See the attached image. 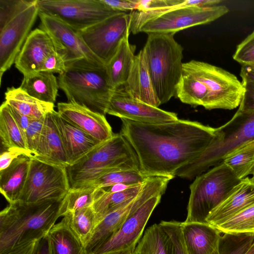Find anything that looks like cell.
<instances>
[{
  "instance_id": "1",
  "label": "cell",
  "mask_w": 254,
  "mask_h": 254,
  "mask_svg": "<svg viewBox=\"0 0 254 254\" xmlns=\"http://www.w3.org/2000/svg\"><path fill=\"white\" fill-rule=\"evenodd\" d=\"M122 122L120 133L135 152L147 177H175L177 171L199 156L217 135L216 128L187 120L163 124Z\"/></svg>"
},
{
  "instance_id": "2",
  "label": "cell",
  "mask_w": 254,
  "mask_h": 254,
  "mask_svg": "<svg viewBox=\"0 0 254 254\" xmlns=\"http://www.w3.org/2000/svg\"><path fill=\"white\" fill-rule=\"evenodd\" d=\"M63 199L9 203L0 212V254L47 236L61 217Z\"/></svg>"
},
{
  "instance_id": "3",
  "label": "cell",
  "mask_w": 254,
  "mask_h": 254,
  "mask_svg": "<svg viewBox=\"0 0 254 254\" xmlns=\"http://www.w3.org/2000/svg\"><path fill=\"white\" fill-rule=\"evenodd\" d=\"M59 88L68 102L105 115L114 91L110 85L106 65L80 60L66 64L58 77Z\"/></svg>"
},
{
  "instance_id": "4",
  "label": "cell",
  "mask_w": 254,
  "mask_h": 254,
  "mask_svg": "<svg viewBox=\"0 0 254 254\" xmlns=\"http://www.w3.org/2000/svg\"><path fill=\"white\" fill-rule=\"evenodd\" d=\"M175 34L149 33L143 50L152 84L161 104L176 96L183 73V48Z\"/></svg>"
},
{
  "instance_id": "5",
  "label": "cell",
  "mask_w": 254,
  "mask_h": 254,
  "mask_svg": "<svg viewBox=\"0 0 254 254\" xmlns=\"http://www.w3.org/2000/svg\"><path fill=\"white\" fill-rule=\"evenodd\" d=\"M217 135L197 158L179 169L175 176L192 179L221 163L231 152L254 140V112L238 110L226 123L216 128Z\"/></svg>"
},
{
  "instance_id": "6",
  "label": "cell",
  "mask_w": 254,
  "mask_h": 254,
  "mask_svg": "<svg viewBox=\"0 0 254 254\" xmlns=\"http://www.w3.org/2000/svg\"><path fill=\"white\" fill-rule=\"evenodd\" d=\"M122 167L140 170L135 152L120 133L98 145L66 170L70 188H76Z\"/></svg>"
},
{
  "instance_id": "7",
  "label": "cell",
  "mask_w": 254,
  "mask_h": 254,
  "mask_svg": "<svg viewBox=\"0 0 254 254\" xmlns=\"http://www.w3.org/2000/svg\"><path fill=\"white\" fill-rule=\"evenodd\" d=\"M242 180L223 162L195 178L190 185L186 222L207 223L211 212Z\"/></svg>"
},
{
  "instance_id": "8",
  "label": "cell",
  "mask_w": 254,
  "mask_h": 254,
  "mask_svg": "<svg viewBox=\"0 0 254 254\" xmlns=\"http://www.w3.org/2000/svg\"><path fill=\"white\" fill-rule=\"evenodd\" d=\"M183 72L192 75L206 86L208 94L202 106L206 109L233 110L240 105L244 87L233 73L196 60L183 63Z\"/></svg>"
},
{
  "instance_id": "9",
  "label": "cell",
  "mask_w": 254,
  "mask_h": 254,
  "mask_svg": "<svg viewBox=\"0 0 254 254\" xmlns=\"http://www.w3.org/2000/svg\"><path fill=\"white\" fill-rule=\"evenodd\" d=\"M39 12L55 17L77 32L116 13L102 0H38Z\"/></svg>"
},
{
  "instance_id": "10",
  "label": "cell",
  "mask_w": 254,
  "mask_h": 254,
  "mask_svg": "<svg viewBox=\"0 0 254 254\" xmlns=\"http://www.w3.org/2000/svg\"><path fill=\"white\" fill-rule=\"evenodd\" d=\"M174 177L168 176L148 177L140 192L128 203L105 216L95 227L85 247L88 254L93 253L121 227L124 222L151 197L163 195Z\"/></svg>"
},
{
  "instance_id": "11",
  "label": "cell",
  "mask_w": 254,
  "mask_h": 254,
  "mask_svg": "<svg viewBox=\"0 0 254 254\" xmlns=\"http://www.w3.org/2000/svg\"><path fill=\"white\" fill-rule=\"evenodd\" d=\"M70 188L66 168L31 158L26 182L18 200L32 203L62 199Z\"/></svg>"
},
{
  "instance_id": "12",
  "label": "cell",
  "mask_w": 254,
  "mask_h": 254,
  "mask_svg": "<svg viewBox=\"0 0 254 254\" xmlns=\"http://www.w3.org/2000/svg\"><path fill=\"white\" fill-rule=\"evenodd\" d=\"M229 11L226 5L220 4L206 7L176 6L145 22L138 33L175 34L183 29L213 21Z\"/></svg>"
},
{
  "instance_id": "13",
  "label": "cell",
  "mask_w": 254,
  "mask_h": 254,
  "mask_svg": "<svg viewBox=\"0 0 254 254\" xmlns=\"http://www.w3.org/2000/svg\"><path fill=\"white\" fill-rule=\"evenodd\" d=\"M130 14L119 12L78 33L92 53L107 65L130 33Z\"/></svg>"
},
{
  "instance_id": "14",
  "label": "cell",
  "mask_w": 254,
  "mask_h": 254,
  "mask_svg": "<svg viewBox=\"0 0 254 254\" xmlns=\"http://www.w3.org/2000/svg\"><path fill=\"white\" fill-rule=\"evenodd\" d=\"M162 195L149 198L93 254H129L142 237L145 227Z\"/></svg>"
},
{
  "instance_id": "15",
  "label": "cell",
  "mask_w": 254,
  "mask_h": 254,
  "mask_svg": "<svg viewBox=\"0 0 254 254\" xmlns=\"http://www.w3.org/2000/svg\"><path fill=\"white\" fill-rule=\"evenodd\" d=\"M37 3L19 13L0 30V83L3 74L14 64L32 31L39 15Z\"/></svg>"
},
{
  "instance_id": "16",
  "label": "cell",
  "mask_w": 254,
  "mask_h": 254,
  "mask_svg": "<svg viewBox=\"0 0 254 254\" xmlns=\"http://www.w3.org/2000/svg\"><path fill=\"white\" fill-rule=\"evenodd\" d=\"M38 16L41 21L39 28L52 38L66 64L80 60L104 64L89 50L78 32L55 17L41 12Z\"/></svg>"
},
{
  "instance_id": "17",
  "label": "cell",
  "mask_w": 254,
  "mask_h": 254,
  "mask_svg": "<svg viewBox=\"0 0 254 254\" xmlns=\"http://www.w3.org/2000/svg\"><path fill=\"white\" fill-rule=\"evenodd\" d=\"M106 114L144 124H163L179 119L174 112L162 110L132 97L122 86L114 90Z\"/></svg>"
},
{
  "instance_id": "18",
  "label": "cell",
  "mask_w": 254,
  "mask_h": 254,
  "mask_svg": "<svg viewBox=\"0 0 254 254\" xmlns=\"http://www.w3.org/2000/svg\"><path fill=\"white\" fill-rule=\"evenodd\" d=\"M57 112L66 121L103 143L114 133L105 116L72 102H59Z\"/></svg>"
},
{
  "instance_id": "19",
  "label": "cell",
  "mask_w": 254,
  "mask_h": 254,
  "mask_svg": "<svg viewBox=\"0 0 254 254\" xmlns=\"http://www.w3.org/2000/svg\"><path fill=\"white\" fill-rule=\"evenodd\" d=\"M56 51L58 50L51 36L36 28L25 41L15 60V66L23 76L41 71L46 59Z\"/></svg>"
},
{
  "instance_id": "20",
  "label": "cell",
  "mask_w": 254,
  "mask_h": 254,
  "mask_svg": "<svg viewBox=\"0 0 254 254\" xmlns=\"http://www.w3.org/2000/svg\"><path fill=\"white\" fill-rule=\"evenodd\" d=\"M54 115L61 137L68 166L75 164L90 151L102 143L66 121L57 111H54Z\"/></svg>"
},
{
  "instance_id": "21",
  "label": "cell",
  "mask_w": 254,
  "mask_h": 254,
  "mask_svg": "<svg viewBox=\"0 0 254 254\" xmlns=\"http://www.w3.org/2000/svg\"><path fill=\"white\" fill-rule=\"evenodd\" d=\"M254 204V182L246 177L209 214L206 222L215 227Z\"/></svg>"
},
{
  "instance_id": "22",
  "label": "cell",
  "mask_w": 254,
  "mask_h": 254,
  "mask_svg": "<svg viewBox=\"0 0 254 254\" xmlns=\"http://www.w3.org/2000/svg\"><path fill=\"white\" fill-rule=\"evenodd\" d=\"M188 254H218L221 233L208 223L181 222Z\"/></svg>"
},
{
  "instance_id": "23",
  "label": "cell",
  "mask_w": 254,
  "mask_h": 254,
  "mask_svg": "<svg viewBox=\"0 0 254 254\" xmlns=\"http://www.w3.org/2000/svg\"><path fill=\"white\" fill-rule=\"evenodd\" d=\"M54 111L45 116L38 148L35 155L31 158L67 168L69 165L55 120Z\"/></svg>"
},
{
  "instance_id": "24",
  "label": "cell",
  "mask_w": 254,
  "mask_h": 254,
  "mask_svg": "<svg viewBox=\"0 0 254 254\" xmlns=\"http://www.w3.org/2000/svg\"><path fill=\"white\" fill-rule=\"evenodd\" d=\"M124 89L132 97L158 107L160 103L153 88L146 56L143 50L135 56Z\"/></svg>"
},
{
  "instance_id": "25",
  "label": "cell",
  "mask_w": 254,
  "mask_h": 254,
  "mask_svg": "<svg viewBox=\"0 0 254 254\" xmlns=\"http://www.w3.org/2000/svg\"><path fill=\"white\" fill-rule=\"evenodd\" d=\"M31 158L21 155L0 171V191L8 202L19 200L27 178Z\"/></svg>"
},
{
  "instance_id": "26",
  "label": "cell",
  "mask_w": 254,
  "mask_h": 254,
  "mask_svg": "<svg viewBox=\"0 0 254 254\" xmlns=\"http://www.w3.org/2000/svg\"><path fill=\"white\" fill-rule=\"evenodd\" d=\"M144 182L134 185L124 190L114 192H107L101 189H97L92 205L95 215L96 225L105 216L136 196L141 190Z\"/></svg>"
},
{
  "instance_id": "27",
  "label": "cell",
  "mask_w": 254,
  "mask_h": 254,
  "mask_svg": "<svg viewBox=\"0 0 254 254\" xmlns=\"http://www.w3.org/2000/svg\"><path fill=\"white\" fill-rule=\"evenodd\" d=\"M129 36L122 41L117 51L106 65L109 83L114 89L127 82L135 57L136 47L129 42Z\"/></svg>"
},
{
  "instance_id": "28",
  "label": "cell",
  "mask_w": 254,
  "mask_h": 254,
  "mask_svg": "<svg viewBox=\"0 0 254 254\" xmlns=\"http://www.w3.org/2000/svg\"><path fill=\"white\" fill-rule=\"evenodd\" d=\"M19 87L41 101L53 104L56 101L59 88L56 76L45 71L23 76Z\"/></svg>"
},
{
  "instance_id": "29",
  "label": "cell",
  "mask_w": 254,
  "mask_h": 254,
  "mask_svg": "<svg viewBox=\"0 0 254 254\" xmlns=\"http://www.w3.org/2000/svg\"><path fill=\"white\" fill-rule=\"evenodd\" d=\"M5 102L22 115L39 119L54 111V104L41 101L27 94L19 87L7 89Z\"/></svg>"
},
{
  "instance_id": "30",
  "label": "cell",
  "mask_w": 254,
  "mask_h": 254,
  "mask_svg": "<svg viewBox=\"0 0 254 254\" xmlns=\"http://www.w3.org/2000/svg\"><path fill=\"white\" fill-rule=\"evenodd\" d=\"M47 236L52 254H88L64 217L52 227Z\"/></svg>"
},
{
  "instance_id": "31",
  "label": "cell",
  "mask_w": 254,
  "mask_h": 254,
  "mask_svg": "<svg viewBox=\"0 0 254 254\" xmlns=\"http://www.w3.org/2000/svg\"><path fill=\"white\" fill-rule=\"evenodd\" d=\"M0 136L1 143L6 149L23 150L31 158L25 134L14 120L8 105L5 101L0 107Z\"/></svg>"
},
{
  "instance_id": "32",
  "label": "cell",
  "mask_w": 254,
  "mask_h": 254,
  "mask_svg": "<svg viewBox=\"0 0 254 254\" xmlns=\"http://www.w3.org/2000/svg\"><path fill=\"white\" fill-rule=\"evenodd\" d=\"M171 240L159 224L147 228L129 254H172Z\"/></svg>"
},
{
  "instance_id": "33",
  "label": "cell",
  "mask_w": 254,
  "mask_h": 254,
  "mask_svg": "<svg viewBox=\"0 0 254 254\" xmlns=\"http://www.w3.org/2000/svg\"><path fill=\"white\" fill-rule=\"evenodd\" d=\"M242 180L252 174L254 167V140L248 142L227 154L222 161Z\"/></svg>"
},
{
  "instance_id": "34",
  "label": "cell",
  "mask_w": 254,
  "mask_h": 254,
  "mask_svg": "<svg viewBox=\"0 0 254 254\" xmlns=\"http://www.w3.org/2000/svg\"><path fill=\"white\" fill-rule=\"evenodd\" d=\"M64 217L85 248L95 228V215L92 206L65 214Z\"/></svg>"
},
{
  "instance_id": "35",
  "label": "cell",
  "mask_w": 254,
  "mask_h": 254,
  "mask_svg": "<svg viewBox=\"0 0 254 254\" xmlns=\"http://www.w3.org/2000/svg\"><path fill=\"white\" fill-rule=\"evenodd\" d=\"M206 86L192 75L183 73L176 87V97L192 106H202L207 97Z\"/></svg>"
},
{
  "instance_id": "36",
  "label": "cell",
  "mask_w": 254,
  "mask_h": 254,
  "mask_svg": "<svg viewBox=\"0 0 254 254\" xmlns=\"http://www.w3.org/2000/svg\"><path fill=\"white\" fill-rule=\"evenodd\" d=\"M97 189L95 187L89 185L70 188L63 199L61 208V216H64L69 212L91 206Z\"/></svg>"
},
{
  "instance_id": "37",
  "label": "cell",
  "mask_w": 254,
  "mask_h": 254,
  "mask_svg": "<svg viewBox=\"0 0 254 254\" xmlns=\"http://www.w3.org/2000/svg\"><path fill=\"white\" fill-rule=\"evenodd\" d=\"M148 177L140 170L117 168L85 185H91L97 189L120 183L133 185L143 183Z\"/></svg>"
},
{
  "instance_id": "38",
  "label": "cell",
  "mask_w": 254,
  "mask_h": 254,
  "mask_svg": "<svg viewBox=\"0 0 254 254\" xmlns=\"http://www.w3.org/2000/svg\"><path fill=\"white\" fill-rule=\"evenodd\" d=\"M215 227L221 233L254 234V204Z\"/></svg>"
},
{
  "instance_id": "39",
  "label": "cell",
  "mask_w": 254,
  "mask_h": 254,
  "mask_svg": "<svg viewBox=\"0 0 254 254\" xmlns=\"http://www.w3.org/2000/svg\"><path fill=\"white\" fill-rule=\"evenodd\" d=\"M219 244L218 254H246L254 243L253 233H223Z\"/></svg>"
},
{
  "instance_id": "40",
  "label": "cell",
  "mask_w": 254,
  "mask_h": 254,
  "mask_svg": "<svg viewBox=\"0 0 254 254\" xmlns=\"http://www.w3.org/2000/svg\"><path fill=\"white\" fill-rule=\"evenodd\" d=\"M38 0H0V30L24 10Z\"/></svg>"
},
{
  "instance_id": "41",
  "label": "cell",
  "mask_w": 254,
  "mask_h": 254,
  "mask_svg": "<svg viewBox=\"0 0 254 254\" xmlns=\"http://www.w3.org/2000/svg\"><path fill=\"white\" fill-rule=\"evenodd\" d=\"M159 224L171 240L172 254H188L183 239L181 222L175 220L161 221Z\"/></svg>"
},
{
  "instance_id": "42",
  "label": "cell",
  "mask_w": 254,
  "mask_h": 254,
  "mask_svg": "<svg viewBox=\"0 0 254 254\" xmlns=\"http://www.w3.org/2000/svg\"><path fill=\"white\" fill-rule=\"evenodd\" d=\"M233 58L242 65L254 64V31L237 45Z\"/></svg>"
},
{
  "instance_id": "43",
  "label": "cell",
  "mask_w": 254,
  "mask_h": 254,
  "mask_svg": "<svg viewBox=\"0 0 254 254\" xmlns=\"http://www.w3.org/2000/svg\"><path fill=\"white\" fill-rule=\"evenodd\" d=\"M45 117L33 120L26 131V142L28 150L31 155V158L37 151Z\"/></svg>"
},
{
  "instance_id": "44",
  "label": "cell",
  "mask_w": 254,
  "mask_h": 254,
  "mask_svg": "<svg viewBox=\"0 0 254 254\" xmlns=\"http://www.w3.org/2000/svg\"><path fill=\"white\" fill-rule=\"evenodd\" d=\"M136 10L146 12L167 7L177 6L184 3L185 0H135Z\"/></svg>"
},
{
  "instance_id": "45",
  "label": "cell",
  "mask_w": 254,
  "mask_h": 254,
  "mask_svg": "<svg viewBox=\"0 0 254 254\" xmlns=\"http://www.w3.org/2000/svg\"><path fill=\"white\" fill-rule=\"evenodd\" d=\"M66 69V64L64 56L59 52L56 51L46 59L41 71L61 74Z\"/></svg>"
},
{
  "instance_id": "46",
  "label": "cell",
  "mask_w": 254,
  "mask_h": 254,
  "mask_svg": "<svg viewBox=\"0 0 254 254\" xmlns=\"http://www.w3.org/2000/svg\"><path fill=\"white\" fill-rule=\"evenodd\" d=\"M244 93L239 110L244 112H254V83L242 79Z\"/></svg>"
},
{
  "instance_id": "47",
  "label": "cell",
  "mask_w": 254,
  "mask_h": 254,
  "mask_svg": "<svg viewBox=\"0 0 254 254\" xmlns=\"http://www.w3.org/2000/svg\"><path fill=\"white\" fill-rule=\"evenodd\" d=\"M106 5L115 10L126 12L136 10L135 0H102Z\"/></svg>"
},
{
  "instance_id": "48",
  "label": "cell",
  "mask_w": 254,
  "mask_h": 254,
  "mask_svg": "<svg viewBox=\"0 0 254 254\" xmlns=\"http://www.w3.org/2000/svg\"><path fill=\"white\" fill-rule=\"evenodd\" d=\"M23 155L29 157L27 153L20 149H6L0 156V171L7 168L13 160Z\"/></svg>"
},
{
  "instance_id": "49",
  "label": "cell",
  "mask_w": 254,
  "mask_h": 254,
  "mask_svg": "<svg viewBox=\"0 0 254 254\" xmlns=\"http://www.w3.org/2000/svg\"><path fill=\"white\" fill-rule=\"evenodd\" d=\"M11 113L16 122L24 132L25 136L26 131L31 122L34 119L21 114L14 109L9 106Z\"/></svg>"
},
{
  "instance_id": "50",
  "label": "cell",
  "mask_w": 254,
  "mask_h": 254,
  "mask_svg": "<svg viewBox=\"0 0 254 254\" xmlns=\"http://www.w3.org/2000/svg\"><path fill=\"white\" fill-rule=\"evenodd\" d=\"M38 241L27 243L2 254H33Z\"/></svg>"
},
{
  "instance_id": "51",
  "label": "cell",
  "mask_w": 254,
  "mask_h": 254,
  "mask_svg": "<svg viewBox=\"0 0 254 254\" xmlns=\"http://www.w3.org/2000/svg\"><path fill=\"white\" fill-rule=\"evenodd\" d=\"M33 254H52L47 236L37 241Z\"/></svg>"
},
{
  "instance_id": "52",
  "label": "cell",
  "mask_w": 254,
  "mask_h": 254,
  "mask_svg": "<svg viewBox=\"0 0 254 254\" xmlns=\"http://www.w3.org/2000/svg\"><path fill=\"white\" fill-rule=\"evenodd\" d=\"M242 79L254 83V69L247 65H242L240 71Z\"/></svg>"
},
{
  "instance_id": "53",
  "label": "cell",
  "mask_w": 254,
  "mask_h": 254,
  "mask_svg": "<svg viewBox=\"0 0 254 254\" xmlns=\"http://www.w3.org/2000/svg\"><path fill=\"white\" fill-rule=\"evenodd\" d=\"M246 254H254V243Z\"/></svg>"
},
{
  "instance_id": "54",
  "label": "cell",
  "mask_w": 254,
  "mask_h": 254,
  "mask_svg": "<svg viewBox=\"0 0 254 254\" xmlns=\"http://www.w3.org/2000/svg\"><path fill=\"white\" fill-rule=\"evenodd\" d=\"M251 175H253V177L252 178H251V179H252V180L254 182V167L252 170V174Z\"/></svg>"
},
{
  "instance_id": "55",
  "label": "cell",
  "mask_w": 254,
  "mask_h": 254,
  "mask_svg": "<svg viewBox=\"0 0 254 254\" xmlns=\"http://www.w3.org/2000/svg\"><path fill=\"white\" fill-rule=\"evenodd\" d=\"M247 66H250V67H252V68L254 69V64H252L251 65H247Z\"/></svg>"
}]
</instances>
